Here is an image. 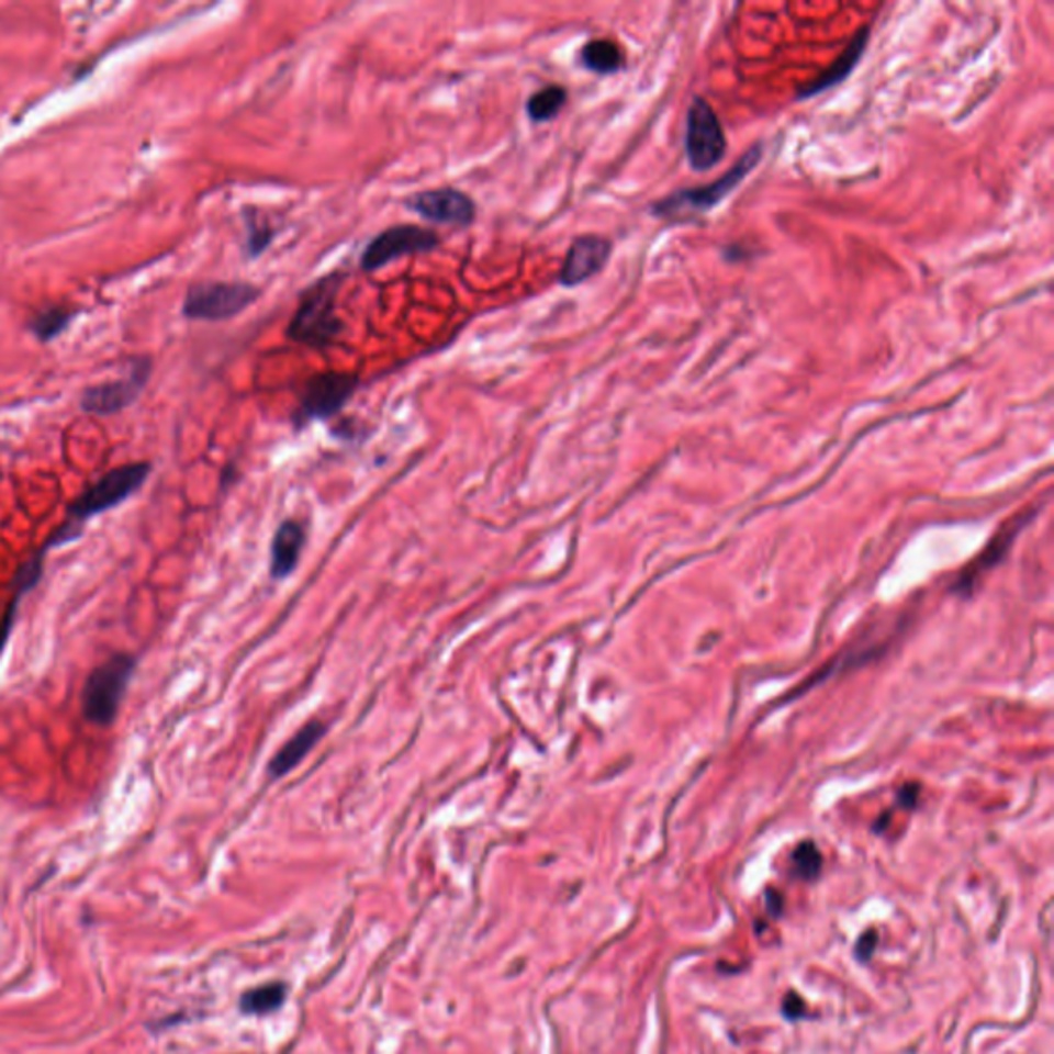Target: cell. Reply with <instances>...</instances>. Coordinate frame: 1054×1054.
Wrapping results in <instances>:
<instances>
[{
	"label": "cell",
	"instance_id": "obj_13",
	"mask_svg": "<svg viewBox=\"0 0 1054 1054\" xmlns=\"http://www.w3.org/2000/svg\"><path fill=\"white\" fill-rule=\"evenodd\" d=\"M324 736H326V724L322 719H310L307 724L301 725L295 733L280 745L279 752L268 762V774L272 778H282V776L293 773Z\"/></svg>",
	"mask_w": 1054,
	"mask_h": 1054
},
{
	"label": "cell",
	"instance_id": "obj_23",
	"mask_svg": "<svg viewBox=\"0 0 1054 1054\" xmlns=\"http://www.w3.org/2000/svg\"><path fill=\"white\" fill-rule=\"evenodd\" d=\"M875 945H877V933H875V931H867V933H863L861 939H859V943H856V957H859L861 962H867V960L872 957Z\"/></svg>",
	"mask_w": 1054,
	"mask_h": 1054
},
{
	"label": "cell",
	"instance_id": "obj_10",
	"mask_svg": "<svg viewBox=\"0 0 1054 1054\" xmlns=\"http://www.w3.org/2000/svg\"><path fill=\"white\" fill-rule=\"evenodd\" d=\"M150 371H153V362L148 357L132 359L128 373L124 378L99 383L82 392V411L101 414V416L124 411L147 388Z\"/></svg>",
	"mask_w": 1054,
	"mask_h": 1054
},
{
	"label": "cell",
	"instance_id": "obj_24",
	"mask_svg": "<svg viewBox=\"0 0 1054 1054\" xmlns=\"http://www.w3.org/2000/svg\"><path fill=\"white\" fill-rule=\"evenodd\" d=\"M766 905H769V912L774 915V917H778L781 910H783V898H781V894H776L773 889L766 892Z\"/></svg>",
	"mask_w": 1054,
	"mask_h": 1054
},
{
	"label": "cell",
	"instance_id": "obj_21",
	"mask_svg": "<svg viewBox=\"0 0 1054 1054\" xmlns=\"http://www.w3.org/2000/svg\"><path fill=\"white\" fill-rule=\"evenodd\" d=\"M1011 538H1013V531H1005V534H999V536L993 540V543H990V548H987V550H985V554L978 559V564H976L974 569H968V571L962 575V581H960L957 585H960V587H971L974 576L978 575L980 571H985V569H987V562H990L993 557H1001V554H1003L1005 550H1007V546H1009V542H1011Z\"/></svg>",
	"mask_w": 1054,
	"mask_h": 1054
},
{
	"label": "cell",
	"instance_id": "obj_12",
	"mask_svg": "<svg viewBox=\"0 0 1054 1054\" xmlns=\"http://www.w3.org/2000/svg\"><path fill=\"white\" fill-rule=\"evenodd\" d=\"M307 543V529L299 519H284L270 542V576L282 581L295 573L296 564L301 560V552Z\"/></svg>",
	"mask_w": 1054,
	"mask_h": 1054
},
{
	"label": "cell",
	"instance_id": "obj_1",
	"mask_svg": "<svg viewBox=\"0 0 1054 1054\" xmlns=\"http://www.w3.org/2000/svg\"><path fill=\"white\" fill-rule=\"evenodd\" d=\"M343 282L345 274L336 270L315 280L301 293L295 315L284 332L287 340L312 350H326L338 343L345 332V322L336 312Z\"/></svg>",
	"mask_w": 1054,
	"mask_h": 1054
},
{
	"label": "cell",
	"instance_id": "obj_6",
	"mask_svg": "<svg viewBox=\"0 0 1054 1054\" xmlns=\"http://www.w3.org/2000/svg\"><path fill=\"white\" fill-rule=\"evenodd\" d=\"M359 388L361 378L357 373L326 371L313 375L305 381L303 392L299 395L293 412V425L303 428L317 421L334 418L336 414L345 411L346 404L355 397Z\"/></svg>",
	"mask_w": 1054,
	"mask_h": 1054
},
{
	"label": "cell",
	"instance_id": "obj_20",
	"mask_svg": "<svg viewBox=\"0 0 1054 1054\" xmlns=\"http://www.w3.org/2000/svg\"><path fill=\"white\" fill-rule=\"evenodd\" d=\"M793 873L801 879H814L822 870V855L814 842H801L790 856Z\"/></svg>",
	"mask_w": 1054,
	"mask_h": 1054
},
{
	"label": "cell",
	"instance_id": "obj_25",
	"mask_svg": "<svg viewBox=\"0 0 1054 1054\" xmlns=\"http://www.w3.org/2000/svg\"><path fill=\"white\" fill-rule=\"evenodd\" d=\"M919 795V787L917 785H908L905 789L900 790V804L905 807L915 806V799Z\"/></svg>",
	"mask_w": 1054,
	"mask_h": 1054
},
{
	"label": "cell",
	"instance_id": "obj_19",
	"mask_svg": "<svg viewBox=\"0 0 1054 1054\" xmlns=\"http://www.w3.org/2000/svg\"><path fill=\"white\" fill-rule=\"evenodd\" d=\"M287 997L284 985H266V987L249 990L242 997V1009L246 1013H268L279 1009Z\"/></svg>",
	"mask_w": 1054,
	"mask_h": 1054
},
{
	"label": "cell",
	"instance_id": "obj_18",
	"mask_svg": "<svg viewBox=\"0 0 1054 1054\" xmlns=\"http://www.w3.org/2000/svg\"><path fill=\"white\" fill-rule=\"evenodd\" d=\"M72 317H75V312H70L66 307H52L48 312L37 313L33 317L30 328L42 343H48V340H54L56 336H60L70 326Z\"/></svg>",
	"mask_w": 1054,
	"mask_h": 1054
},
{
	"label": "cell",
	"instance_id": "obj_4",
	"mask_svg": "<svg viewBox=\"0 0 1054 1054\" xmlns=\"http://www.w3.org/2000/svg\"><path fill=\"white\" fill-rule=\"evenodd\" d=\"M262 289L246 280H204L188 289L181 315L192 322H227L249 310Z\"/></svg>",
	"mask_w": 1054,
	"mask_h": 1054
},
{
	"label": "cell",
	"instance_id": "obj_17",
	"mask_svg": "<svg viewBox=\"0 0 1054 1054\" xmlns=\"http://www.w3.org/2000/svg\"><path fill=\"white\" fill-rule=\"evenodd\" d=\"M569 91L567 87L550 82L534 91L526 101V114L534 124H548L567 108Z\"/></svg>",
	"mask_w": 1054,
	"mask_h": 1054
},
{
	"label": "cell",
	"instance_id": "obj_14",
	"mask_svg": "<svg viewBox=\"0 0 1054 1054\" xmlns=\"http://www.w3.org/2000/svg\"><path fill=\"white\" fill-rule=\"evenodd\" d=\"M870 37H872L870 27H863L861 32L856 33L853 42L846 46V49L840 54V58H837L832 65L828 66L820 77H816L814 81L806 82L804 87H799L797 99L804 101V99L816 98V96H820L823 91H828V89L840 85L846 77H851V72L855 70V66L859 65V60H861L863 54H865Z\"/></svg>",
	"mask_w": 1054,
	"mask_h": 1054
},
{
	"label": "cell",
	"instance_id": "obj_9",
	"mask_svg": "<svg viewBox=\"0 0 1054 1054\" xmlns=\"http://www.w3.org/2000/svg\"><path fill=\"white\" fill-rule=\"evenodd\" d=\"M404 209L439 227L468 229L476 223L478 204L474 198L453 186L416 192L404 200Z\"/></svg>",
	"mask_w": 1054,
	"mask_h": 1054
},
{
	"label": "cell",
	"instance_id": "obj_22",
	"mask_svg": "<svg viewBox=\"0 0 1054 1054\" xmlns=\"http://www.w3.org/2000/svg\"><path fill=\"white\" fill-rule=\"evenodd\" d=\"M783 1013H785L787 1020H799V1018L806 1016V1003L801 1001L799 995L789 993V995L785 997V1003H783Z\"/></svg>",
	"mask_w": 1054,
	"mask_h": 1054
},
{
	"label": "cell",
	"instance_id": "obj_3",
	"mask_svg": "<svg viewBox=\"0 0 1054 1054\" xmlns=\"http://www.w3.org/2000/svg\"><path fill=\"white\" fill-rule=\"evenodd\" d=\"M762 150L764 148L760 143L748 148L745 155L738 159L733 167L719 180H715L708 186L682 188L677 192H672L670 197L659 200L651 206V214L658 216V218H674L675 221V218L713 211L717 204H721L725 198L729 197L740 186L741 181L745 180L756 169L760 159H762Z\"/></svg>",
	"mask_w": 1054,
	"mask_h": 1054
},
{
	"label": "cell",
	"instance_id": "obj_8",
	"mask_svg": "<svg viewBox=\"0 0 1054 1054\" xmlns=\"http://www.w3.org/2000/svg\"><path fill=\"white\" fill-rule=\"evenodd\" d=\"M684 147L688 165L698 173H705L724 161L727 138L719 115L715 114L707 99H692L686 115Z\"/></svg>",
	"mask_w": 1054,
	"mask_h": 1054
},
{
	"label": "cell",
	"instance_id": "obj_2",
	"mask_svg": "<svg viewBox=\"0 0 1054 1054\" xmlns=\"http://www.w3.org/2000/svg\"><path fill=\"white\" fill-rule=\"evenodd\" d=\"M148 474H150V463H147V461L126 463V466H120L115 470H110L108 474H103L93 486H89L70 505L68 519L52 534V538L44 546V550L77 540L81 536L85 522H89L91 517L114 509L120 503H124L128 496H132L145 484Z\"/></svg>",
	"mask_w": 1054,
	"mask_h": 1054
},
{
	"label": "cell",
	"instance_id": "obj_15",
	"mask_svg": "<svg viewBox=\"0 0 1054 1054\" xmlns=\"http://www.w3.org/2000/svg\"><path fill=\"white\" fill-rule=\"evenodd\" d=\"M242 221L246 229L244 256L246 260H258L268 251V247L274 244V239L279 237L280 227L272 214L264 213L262 209H256V206H246L242 211Z\"/></svg>",
	"mask_w": 1054,
	"mask_h": 1054
},
{
	"label": "cell",
	"instance_id": "obj_5",
	"mask_svg": "<svg viewBox=\"0 0 1054 1054\" xmlns=\"http://www.w3.org/2000/svg\"><path fill=\"white\" fill-rule=\"evenodd\" d=\"M134 670L136 659L128 653H120L101 663L96 668V672L89 675L82 691V717L89 724L99 727L114 724Z\"/></svg>",
	"mask_w": 1054,
	"mask_h": 1054
},
{
	"label": "cell",
	"instance_id": "obj_16",
	"mask_svg": "<svg viewBox=\"0 0 1054 1054\" xmlns=\"http://www.w3.org/2000/svg\"><path fill=\"white\" fill-rule=\"evenodd\" d=\"M579 58H581V65L585 70H590L593 75H599V77L616 75L618 70L625 68V52L616 42L606 40V37L590 40L581 48Z\"/></svg>",
	"mask_w": 1054,
	"mask_h": 1054
},
{
	"label": "cell",
	"instance_id": "obj_11",
	"mask_svg": "<svg viewBox=\"0 0 1054 1054\" xmlns=\"http://www.w3.org/2000/svg\"><path fill=\"white\" fill-rule=\"evenodd\" d=\"M612 242L597 233H585L573 239L567 249L564 262L560 266L559 284L564 289H575L587 280L597 277L612 256Z\"/></svg>",
	"mask_w": 1054,
	"mask_h": 1054
},
{
	"label": "cell",
	"instance_id": "obj_7",
	"mask_svg": "<svg viewBox=\"0 0 1054 1054\" xmlns=\"http://www.w3.org/2000/svg\"><path fill=\"white\" fill-rule=\"evenodd\" d=\"M444 244L437 231L421 225H394L378 233L361 251L359 266L362 272H378L400 258L416 254H430Z\"/></svg>",
	"mask_w": 1054,
	"mask_h": 1054
}]
</instances>
